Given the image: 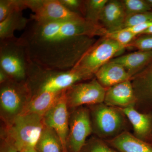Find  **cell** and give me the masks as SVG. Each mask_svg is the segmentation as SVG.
<instances>
[{
    "instance_id": "cell-18",
    "label": "cell",
    "mask_w": 152,
    "mask_h": 152,
    "mask_svg": "<svg viewBox=\"0 0 152 152\" xmlns=\"http://www.w3.org/2000/svg\"><path fill=\"white\" fill-rule=\"evenodd\" d=\"M111 61L122 66L132 78L152 61V50H139L114 58Z\"/></svg>"
},
{
    "instance_id": "cell-28",
    "label": "cell",
    "mask_w": 152,
    "mask_h": 152,
    "mask_svg": "<svg viewBox=\"0 0 152 152\" xmlns=\"http://www.w3.org/2000/svg\"><path fill=\"white\" fill-rule=\"evenodd\" d=\"M148 22H152V11L127 17L124 28Z\"/></svg>"
},
{
    "instance_id": "cell-27",
    "label": "cell",
    "mask_w": 152,
    "mask_h": 152,
    "mask_svg": "<svg viewBox=\"0 0 152 152\" xmlns=\"http://www.w3.org/2000/svg\"><path fill=\"white\" fill-rule=\"evenodd\" d=\"M128 47L134 48L142 51L152 50V35H141L129 44Z\"/></svg>"
},
{
    "instance_id": "cell-5",
    "label": "cell",
    "mask_w": 152,
    "mask_h": 152,
    "mask_svg": "<svg viewBox=\"0 0 152 152\" xmlns=\"http://www.w3.org/2000/svg\"><path fill=\"white\" fill-rule=\"evenodd\" d=\"M32 96L26 81L10 79L1 84L0 115L4 127L10 126L21 115Z\"/></svg>"
},
{
    "instance_id": "cell-9",
    "label": "cell",
    "mask_w": 152,
    "mask_h": 152,
    "mask_svg": "<svg viewBox=\"0 0 152 152\" xmlns=\"http://www.w3.org/2000/svg\"><path fill=\"white\" fill-rule=\"evenodd\" d=\"M106 90L96 77L89 82L72 85L65 91L69 110L83 105H91L104 103Z\"/></svg>"
},
{
    "instance_id": "cell-17",
    "label": "cell",
    "mask_w": 152,
    "mask_h": 152,
    "mask_svg": "<svg viewBox=\"0 0 152 152\" xmlns=\"http://www.w3.org/2000/svg\"><path fill=\"white\" fill-rule=\"evenodd\" d=\"M110 146L120 152H152V145L136 137L129 131L104 140Z\"/></svg>"
},
{
    "instance_id": "cell-19",
    "label": "cell",
    "mask_w": 152,
    "mask_h": 152,
    "mask_svg": "<svg viewBox=\"0 0 152 152\" xmlns=\"http://www.w3.org/2000/svg\"><path fill=\"white\" fill-rule=\"evenodd\" d=\"M63 91L42 92L33 95L21 115L34 114L44 116L56 103Z\"/></svg>"
},
{
    "instance_id": "cell-25",
    "label": "cell",
    "mask_w": 152,
    "mask_h": 152,
    "mask_svg": "<svg viewBox=\"0 0 152 152\" xmlns=\"http://www.w3.org/2000/svg\"><path fill=\"white\" fill-rule=\"evenodd\" d=\"M127 17L152 11V8L146 0L122 1Z\"/></svg>"
},
{
    "instance_id": "cell-26",
    "label": "cell",
    "mask_w": 152,
    "mask_h": 152,
    "mask_svg": "<svg viewBox=\"0 0 152 152\" xmlns=\"http://www.w3.org/2000/svg\"><path fill=\"white\" fill-rule=\"evenodd\" d=\"M137 36L135 34L123 29L113 32L108 33L105 37L112 39L127 48L128 45L135 39Z\"/></svg>"
},
{
    "instance_id": "cell-34",
    "label": "cell",
    "mask_w": 152,
    "mask_h": 152,
    "mask_svg": "<svg viewBox=\"0 0 152 152\" xmlns=\"http://www.w3.org/2000/svg\"><path fill=\"white\" fill-rule=\"evenodd\" d=\"M21 152H39L35 148H29L23 150Z\"/></svg>"
},
{
    "instance_id": "cell-16",
    "label": "cell",
    "mask_w": 152,
    "mask_h": 152,
    "mask_svg": "<svg viewBox=\"0 0 152 152\" xmlns=\"http://www.w3.org/2000/svg\"><path fill=\"white\" fill-rule=\"evenodd\" d=\"M95 76L99 83L106 89L131 79L122 66L111 60L102 66Z\"/></svg>"
},
{
    "instance_id": "cell-4",
    "label": "cell",
    "mask_w": 152,
    "mask_h": 152,
    "mask_svg": "<svg viewBox=\"0 0 152 152\" xmlns=\"http://www.w3.org/2000/svg\"><path fill=\"white\" fill-rule=\"evenodd\" d=\"M45 126L43 116L34 114L21 115L10 126L3 128L1 138L10 142L21 152L35 148Z\"/></svg>"
},
{
    "instance_id": "cell-11",
    "label": "cell",
    "mask_w": 152,
    "mask_h": 152,
    "mask_svg": "<svg viewBox=\"0 0 152 152\" xmlns=\"http://www.w3.org/2000/svg\"><path fill=\"white\" fill-rule=\"evenodd\" d=\"M136 98L135 109L143 113L152 111V61L131 79Z\"/></svg>"
},
{
    "instance_id": "cell-35",
    "label": "cell",
    "mask_w": 152,
    "mask_h": 152,
    "mask_svg": "<svg viewBox=\"0 0 152 152\" xmlns=\"http://www.w3.org/2000/svg\"><path fill=\"white\" fill-rule=\"evenodd\" d=\"M148 4L152 8V0H146Z\"/></svg>"
},
{
    "instance_id": "cell-10",
    "label": "cell",
    "mask_w": 152,
    "mask_h": 152,
    "mask_svg": "<svg viewBox=\"0 0 152 152\" xmlns=\"http://www.w3.org/2000/svg\"><path fill=\"white\" fill-rule=\"evenodd\" d=\"M27 8L33 14L30 19L39 22H54L85 19L72 12L62 4L59 0H25Z\"/></svg>"
},
{
    "instance_id": "cell-21",
    "label": "cell",
    "mask_w": 152,
    "mask_h": 152,
    "mask_svg": "<svg viewBox=\"0 0 152 152\" xmlns=\"http://www.w3.org/2000/svg\"><path fill=\"white\" fill-rule=\"evenodd\" d=\"M35 148L39 152H66L56 133L45 124Z\"/></svg>"
},
{
    "instance_id": "cell-33",
    "label": "cell",
    "mask_w": 152,
    "mask_h": 152,
    "mask_svg": "<svg viewBox=\"0 0 152 152\" xmlns=\"http://www.w3.org/2000/svg\"><path fill=\"white\" fill-rule=\"evenodd\" d=\"M144 34H151L152 35V26L148 28L146 30L143 32L141 35Z\"/></svg>"
},
{
    "instance_id": "cell-14",
    "label": "cell",
    "mask_w": 152,
    "mask_h": 152,
    "mask_svg": "<svg viewBox=\"0 0 152 152\" xmlns=\"http://www.w3.org/2000/svg\"><path fill=\"white\" fill-rule=\"evenodd\" d=\"M126 15L122 1H108L101 14L99 23L108 33L120 31L124 28Z\"/></svg>"
},
{
    "instance_id": "cell-23",
    "label": "cell",
    "mask_w": 152,
    "mask_h": 152,
    "mask_svg": "<svg viewBox=\"0 0 152 152\" xmlns=\"http://www.w3.org/2000/svg\"><path fill=\"white\" fill-rule=\"evenodd\" d=\"M27 8L25 0H1L0 21L17 11H23Z\"/></svg>"
},
{
    "instance_id": "cell-3",
    "label": "cell",
    "mask_w": 152,
    "mask_h": 152,
    "mask_svg": "<svg viewBox=\"0 0 152 152\" xmlns=\"http://www.w3.org/2000/svg\"><path fill=\"white\" fill-rule=\"evenodd\" d=\"M89 111L93 134L107 140L114 138L126 131L132 125L124 112L117 107L102 103L87 106Z\"/></svg>"
},
{
    "instance_id": "cell-30",
    "label": "cell",
    "mask_w": 152,
    "mask_h": 152,
    "mask_svg": "<svg viewBox=\"0 0 152 152\" xmlns=\"http://www.w3.org/2000/svg\"><path fill=\"white\" fill-rule=\"evenodd\" d=\"M151 26H152V22H148V23L140 24L136 25L130 27L125 28L124 29L135 34L136 35L139 36L141 35L142 33Z\"/></svg>"
},
{
    "instance_id": "cell-7",
    "label": "cell",
    "mask_w": 152,
    "mask_h": 152,
    "mask_svg": "<svg viewBox=\"0 0 152 152\" xmlns=\"http://www.w3.org/2000/svg\"><path fill=\"white\" fill-rule=\"evenodd\" d=\"M126 48L115 41L104 37L87 51L73 68L80 71L91 80L102 66Z\"/></svg>"
},
{
    "instance_id": "cell-22",
    "label": "cell",
    "mask_w": 152,
    "mask_h": 152,
    "mask_svg": "<svg viewBox=\"0 0 152 152\" xmlns=\"http://www.w3.org/2000/svg\"><path fill=\"white\" fill-rule=\"evenodd\" d=\"M108 1L107 0L85 1L84 18L85 20L93 23L100 24L101 14Z\"/></svg>"
},
{
    "instance_id": "cell-12",
    "label": "cell",
    "mask_w": 152,
    "mask_h": 152,
    "mask_svg": "<svg viewBox=\"0 0 152 152\" xmlns=\"http://www.w3.org/2000/svg\"><path fill=\"white\" fill-rule=\"evenodd\" d=\"M65 91H63L56 103L43 118L45 124L56 132L67 152L66 143L69 130V112L66 100Z\"/></svg>"
},
{
    "instance_id": "cell-13",
    "label": "cell",
    "mask_w": 152,
    "mask_h": 152,
    "mask_svg": "<svg viewBox=\"0 0 152 152\" xmlns=\"http://www.w3.org/2000/svg\"><path fill=\"white\" fill-rule=\"evenodd\" d=\"M104 103L107 105L121 108L134 107L136 98L131 80L107 88Z\"/></svg>"
},
{
    "instance_id": "cell-6",
    "label": "cell",
    "mask_w": 152,
    "mask_h": 152,
    "mask_svg": "<svg viewBox=\"0 0 152 152\" xmlns=\"http://www.w3.org/2000/svg\"><path fill=\"white\" fill-rule=\"evenodd\" d=\"M31 60L19 38L0 40V69L11 78L26 81Z\"/></svg>"
},
{
    "instance_id": "cell-32",
    "label": "cell",
    "mask_w": 152,
    "mask_h": 152,
    "mask_svg": "<svg viewBox=\"0 0 152 152\" xmlns=\"http://www.w3.org/2000/svg\"><path fill=\"white\" fill-rule=\"evenodd\" d=\"M12 79L6 72L0 69V84L6 83Z\"/></svg>"
},
{
    "instance_id": "cell-24",
    "label": "cell",
    "mask_w": 152,
    "mask_h": 152,
    "mask_svg": "<svg viewBox=\"0 0 152 152\" xmlns=\"http://www.w3.org/2000/svg\"><path fill=\"white\" fill-rule=\"evenodd\" d=\"M81 152H120L96 136L87 140Z\"/></svg>"
},
{
    "instance_id": "cell-15",
    "label": "cell",
    "mask_w": 152,
    "mask_h": 152,
    "mask_svg": "<svg viewBox=\"0 0 152 152\" xmlns=\"http://www.w3.org/2000/svg\"><path fill=\"white\" fill-rule=\"evenodd\" d=\"M121 109L132 125L133 135L152 145V111L143 113L137 111L134 107Z\"/></svg>"
},
{
    "instance_id": "cell-1",
    "label": "cell",
    "mask_w": 152,
    "mask_h": 152,
    "mask_svg": "<svg viewBox=\"0 0 152 152\" xmlns=\"http://www.w3.org/2000/svg\"><path fill=\"white\" fill-rule=\"evenodd\" d=\"M30 19L19 39L31 61L48 69H72L95 43L94 37L108 33L100 24L85 19L47 22Z\"/></svg>"
},
{
    "instance_id": "cell-29",
    "label": "cell",
    "mask_w": 152,
    "mask_h": 152,
    "mask_svg": "<svg viewBox=\"0 0 152 152\" xmlns=\"http://www.w3.org/2000/svg\"><path fill=\"white\" fill-rule=\"evenodd\" d=\"M66 8L69 11L77 14L84 18L85 13V1L80 0H59Z\"/></svg>"
},
{
    "instance_id": "cell-2",
    "label": "cell",
    "mask_w": 152,
    "mask_h": 152,
    "mask_svg": "<svg viewBox=\"0 0 152 152\" xmlns=\"http://www.w3.org/2000/svg\"><path fill=\"white\" fill-rule=\"evenodd\" d=\"M88 80L90 79L86 75L74 68L67 71L48 69L31 61L26 82L33 95L42 92H60Z\"/></svg>"
},
{
    "instance_id": "cell-8",
    "label": "cell",
    "mask_w": 152,
    "mask_h": 152,
    "mask_svg": "<svg viewBox=\"0 0 152 152\" xmlns=\"http://www.w3.org/2000/svg\"><path fill=\"white\" fill-rule=\"evenodd\" d=\"M71 110L66 150L67 152H81L87 138L93 133L89 111L87 106H81Z\"/></svg>"
},
{
    "instance_id": "cell-20",
    "label": "cell",
    "mask_w": 152,
    "mask_h": 152,
    "mask_svg": "<svg viewBox=\"0 0 152 152\" xmlns=\"http://www.w3.org/2000/svg\"><path fill=\"white\" fill-rule=\"evenodd\" d=\"M30 19L25 18L23 11H17L0 21V40L15 37V31L24 30Z\"/></svg>"
},
{
    "instance_id": "cell-31",
    "label": "cell",
    "mask_w": 152,
    "mask_h": 152,
    "mask_svg": "<svg viewBox=\"0 0 152 152\" xmlns=\"http://www.w3.org/2000/svg\"><path fill=\"white\" fill-rule=\"evenodd\" d=\"M0 152H20L14 145L6 139L1 138Z\"/></svg>"
}]
</instances>
